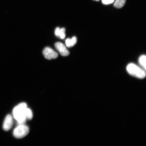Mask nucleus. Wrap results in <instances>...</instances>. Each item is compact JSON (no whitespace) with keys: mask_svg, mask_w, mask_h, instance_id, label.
Returning a JSON list of instances; mask_svg holds the SVG:
<instances>
[{"mask_svg":"<svg viewBox=\"0 0 146 146\" xmlns=\"http://www.w3.org/2000/svg\"><path fill=\"white\" fill-rule=\"evenodd\" d=\"M27 108L26 103H21L15 108L13 110L14 118L17 120L19 125H24L26 122L27 119L25 116V112Z\"/></svg>","mask_w":146,"mask_h":146,"instance_id":"nucleus-1","label":"nucleus"},{"mask_svg":"<svg viewBox=\"0 0 146 146\" xmlns=\"http://www.w3.org/2000/svg\"><path fill=\"white\" fill-rule=\"evenodd\" d=\"M127 70L129 74L137 78H143L145 77V70L135 64H129L127 67Z\"/></svg>","mask_w":146,"mask_h":146,"instance_id":"nucleus-2","label":"nucleus"},{"mask_svg":"<svg viewBox=\"0 0 146 146\" xmlns=\"http://www.w3.org/2000/svg\"><path fill=\"white\" fill-rule=\"evenodd\" d=\"M29 132L28 127L24 125H20L15 129L13 135L15 138H22L27 136Z\"/></svg>","mask_w":146,"mask_h":146,"instance_id":"nucleus-3","label":"nucleus"},{"mask_svg":"<svg viewBox=\"0 0 146 146\" xmlns=\"http://www.w3.org/2000/svg\"><path fill=\"white\" fill-rule=\"evenodd\" d=\"M43 54L45 58L49 60L56 59L58 56L57 53L49 47H45L44 49Z\"/></svg>","mask_w":146,"mask_h":146,"instance_id":"nucleus-4","label":"nucleus"},{"mask_svg":"<svg viewBox=\"0 0 146 146\" xmlns=\"http://www.w3.org/2000/svg\"><path fill=\"white\" fill-rule=\"evenodd\" d=\"M54 46L56 50L62 56H67L70 54L69 51L62 43L58 42L55 44Z\"/></svg>","mask_w":146,"mask_h":146,"instance_id":"nucleus-5","label":"nucleus"},{"mask_svg":"<svg viewBox=\"0 0 146 146\" xmlns=\"http://www.w3.org/2000/svg\"><path fill=\"white\" fill-rule=\"evenodd\" d=\"M13 124V120L11 115H8L5 120L3 125V129L5 131H8L11 128Z\"/></svg>","mask_w":146,"mask_h":146,"instance_id":"nucleus-6","label":"nucleus"},{"mask_svg":"<svg viewBox=\"0 0 146 146\" xmlns=\"http://www.w3.org/2000/svg\"><path fill=\"white\" fill-rule=\"evenodd\" d=\"M65 28L60 29L58 27L55 29L54 34L57 37L60 38L61 39H64L65 37Z\"/></svg>","mask_w":146,"mask_h":146,"instance_id":"nucleus-7","label":"nucleus"},{"mask_svg":"<svg viewBox=\"0 0 146 146\" xmlns=\"http://www.w3.org/2000/svg\"><path fill=\"white\" fill-rule=\"evenodd\" d=\"M77 38L76 36H74L72 39L68 38L66 40L65 43L66 46L68 47H71L74 46L77 43Z\"/></svg>","mask_w":146,"mask_h":146,"instance_id":"nucleus-8","label":"nucleus"},{"mask_svg":"<svg viewBox=\"0 0 146 146\" xmlns=\"http://www.w3.org/2000/svg\"><path fill=\"white\" fill-rule=\"evenodd\" d=\"M126 0H115L114 6L117 8H121L125 5Z\"/></svg>","mask_w":146,"mask_h":146,"instance_id":"nucleus-9","label":"nucleus"},{"mask_svg":"<svg viewBox=\"0 0 146 146\" xmlns=\"http://www.w3.org/2000/svg\"><path fill=\"white\" fill-rule=\"evenodd\" d=\"M146 56L145 55H142L140 56L139 59V62L140 65L142 67L144 70H146Z\"/></svg>","mask_w":146,"mask_h":146,"instance_id":"nucleus-10","label":"nucleus"},{"mask_svg":"<svg viewBox=\"0 0 146 146\" xmlns=\"http://www.w3.org/2000/svg\"><path fill=\"white\" fill-rule=\"evenodd\" d=\"M25 115L27 119L31 120L32 119L33 116V113L30 109L27 108L25 111Z\"/></svg>","mask_w":146,"mask_h":146,"instance_id":"nucleus-11","label":"nucleus"},{"mask_svg":"<svg viewBox=\"0 0 146 146\" xmlns=\"http://www.w3.org/2000/svg\"><path fill=\"white\" fill-rule=\"evenodd\" d=\"M115 0H102V3L104 5H109L113 3Z\"/></svg>","mask_w":146,"mask_h":146,"instance_id":"nucleus-12","label":"nucleus"},{"mask_svg":"<svg viewBox=\"0 0 146 146\" xmlns=\"http://www.w3.org/2000/svg\"><path fill=\"white\" fill-rule=\"evenodd\" d=\"M94 1H99L100 0H94Z\"/></svg>","mask_w":146,"mask_h":146,"instance_id":"nucleus-13","label":"nucleus"}]
</instances>
